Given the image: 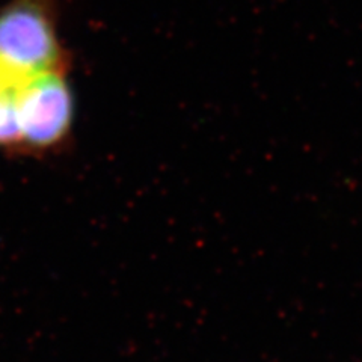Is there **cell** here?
Wrapping results in <instances>:
<instances>
[{
	"label": "cell",
	"instance_id": "obj_1",
	"mask_svg": "<svg viewBox=\"0 0 362 362\" xmlns=\"http://www.w3.org/2000/svg\"><path fill=\"white\" fill-rule=\"evenodd\" d=\"M0 65L25 77L70 71L59 37V0H8L0 6Z\"/></svg>",
	"mask_w": 362,
	"mask_h": 362
},
{
	"label": "cell",
	"instance_id": "obj_2",
	"mask_svg": "<svg viewBox=\"0 0 362 362\" xmlns=\"http://www.w3.org/2000/svg\"><path fill=\"white\" fill-rule=\"evenodd\" d=\"M68 71H49L28 77L18 94L21 153L41 156L59 151L70 141L74 97Z\"/></svg>",
	"mask_w": 362,
	"mask_h": 362
},
{
	"label": "cell",
	"instance_id": "obj_3",
	"mask_svg": "<svg viewBox=\"0 0 362 362\" xmlns=\"http://www.w3.org/2000/svg\"><path fill=\"white\" fill-rule=\"evenodd\" d=\"M26 78L0 65V150L11 154L21 153L18 94Z\"/></svg>",
	"mask_w": 362,
	"mask_h": 362
}]
</instances>
